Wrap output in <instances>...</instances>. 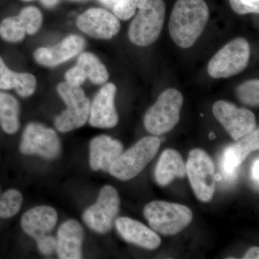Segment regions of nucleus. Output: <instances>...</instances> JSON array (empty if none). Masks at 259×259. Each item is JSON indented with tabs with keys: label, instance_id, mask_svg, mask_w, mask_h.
Segmentation results:
<instances>
[{
	"label": "nucleus",
	"instance_id": "f257e3e1",
	"mask_svg": "<svg viewBox=\"0 0 259 259\" xmlns=\"http://www.w3.org/2000/svg\"><path fill=\"white\" fill-rule=\"evenodd\" d=\"M209 15L208 6L204 0H178L168 25L172 40L182 49L192 47L203 32Z\"/></svg>",
	"mask_w": 259,
	"mask_h": 259
},
{
	"label": "nucleus",
	"instance_id": "f03ea898",
	"mask_svg": "<svg viewBox=\"0 0 259 259\" xmlns=\"http://www.w3.org/2000/svg\"><path fill=\"white\" fill-rule=\"evenodd\" d=\"M145 218L154 231L166 236L176 235L192 222L193 214L182 204L153 201L146 204Z\"/></svg>",
	"mask_w": 259,
	"mask_h": 259
},
{
	"label": "nucleus",
	"instance_id": "7ed1b4c3",
	"mask_svg": "<svg viewBox=\"0 0 259 259\" xmlns=\"http://www.w3.org/2000/svg\"><path fill=\"white\" fill-rule=\"evenodd\" d=\"M183 100L182 93L175 89L163 92L145 115L144 125L148 132L160 136L171 131L180 121Z\"/></svg>",
	"mask_w": 259,
	"mask_h": 259
},
{
	"label": "nucleus",
	"instance_id": "20e7f679",
	"mask_svg": "<svg viewBox=\"0 0 259 259\" xmlns=\"http://www.w3.org/2000/svg\"><path fill=\"white\" fill-rule=\"evenodd\" d=\"M161 141L148 136L130 148L116 160L110 168V175L121 181H127L139 175L157 153Z\"/></svg>",
	"mask_w": 259,
	"mask_h": 259
},
{
	"label": "nucleus",
	"instance_id": "39448f33",
	"mask_svg": "<svg viewBox=\"0 0 259 259\" xmlns=\"http://www.w3.org/2000/svg\"><path fill=\"white\" fill-rule=\"evenodd\" d=\"M131 24L130 40L139 47H148L159 37L165 20L166 6L163 0H148L139 9Z\"/></svg>",
	"mask_w": 259,
	"mask_h": 259
},
{
	"label": "nucleus",
	"instance_id": "423d86ee",
	"mask_svg": "<svg viewBox=\"0 0 259 259\" xmlns=\"http://www.w3.org/2000/svg\"><path fill=\"white\" fill-rule=\"evenodd\" d=\"M57 91L67 108L56 117V128L67 133L82 127L88 122L91 105L82 88L64 81L58 85Z\"/></svg>",
	"mask_w": 259,
	"mask_h": 259
},
{
	"label": "nucleus",
	"instance_id": "0eeeda50",
	"mask_svg": "<svg viewBox=\"0 0 259 259\" xmlns=\"http://www.w3.org/2000/svg\"><path fill=\"white\" fill-rule=\"evenodd\" d=\"M250 49L243 37H237L227 44L211 60L207 71L214 79L229 78L244 71L250 60Z\"/></svg>",
	"mask_w": 259,
	"mask_h": 259
},
{
	"label": "nucleus",
	"instance_id": "6e6552de",
	"mask_svg": "<svg viewBox=\"0 0 259 259\" xmlns=\"http://www.w3.org/2000/svg\"><path fill=\"white\" fill-rule=\"evenodd\" d=\"M186 174L197 198L207 202L212 199L215 190V172L212 158L199 148L192 150L189 154Z\"/></svg>",
	"mask_w": 259,
	"mask_h": 259
},
{
	"label": "nucleus",
	"instance_id": "1a4fd4ad",
	"mask_svg": "<svg viewBox=\"0 0 259 259\" xmlns=\"http://www.w3.org/2000/svg\"><path fill=\"white\" fill-rule=\"evenodd\" d=\"M119 208L120 197L117 190L111 186H105L96 203L83 212V222L97 233H106L111 230Z\"/></svg>",
	"mask_w": 259,
	"mask_h": 259
},
{
	"label": "nucleus",
	"instance_id": "9d476101",
	"mask_svg": "<svg viewBox=\"0 0 259 259\" xmlns=\"http://www.w3.org/2000/svg\"><path fill=\"white\" fill-rule=\"evenodd\" d=\"M20 150L25 155L37 154L54 159L60 153V140L54 130L33 122L24 131Z\"/></svg>",
	"mask_w": 259,
	"mask_h": 259
},
{
	"label": "nucleus",
	"instance_id": "9b49d317",
	"mask_svg": "<svg viewBox=\"0 0 259 259\" xmlns=\"http://www.w3.org/2000/svg\"><path fill=\"white\" fill-rule=\"evenodd\" d=\"M214 117L235 141L253 132L256 126L253 112L244 108H238L229 102L220 100L212 107Z\"/></svg>",
	"mask_w": 259,
	"mask_h": 259
},
{
	"label": "nucleus",
	"instance_id": "f8f14e48",
	"mask_svg": "<svg viewBox=\"0 0 259 259\" xmlns=\"http://www.w3.org/2000/svg\"><path fill=\"white\" fill-rule=\"evenodd\" d=\"M259 148V131L253 132L238 140L236 144L228 146L223 151L221 160V176L228 183L236 180L238 175V167L245 161L252 151Z\"/></svg>",
	"mask_w": 259,
	"mask_h": 259
},
{
	"label": "nucleus",
	"instance_id": "ddd939ff",
	"mask_svg": "<svg viewBox=\"0 0 259 259\" xmlns=\"http://www.w3.org/2000/svg\"><path fill=\"white\" fill-rule=\"evenodd\" d=\"M78 28L90 36L109 40L120 30V23L115 15L102 8H91L76 20Z\"/></svg>",
	"mask_w": 259,
	"mask_h": 259
},
{
	"label": "nucleus",
	"instance_id": "4468645a",
	"mask_svg": "<svg viewBox=\"0 0 259 259\" xmlns=\"http://www.w3.org/2000/svg\"><path fill=\"white\" fill-rule=\"evenodd\" d=\"M117 88L114 83L104 85L90 105L89 120L93 127L112 128L118 122V115L115 107Z\"/></svg>",
	"mask_w": 259,
	"mask_h": 259
},
{
	"label": "nucleus",
	"instance_id": "2eb2a0df",
	"mask_svg": "<svg viewBox=\"0 0 259 259\" xmlns=\"http://www.w3.org/2000/svg\"><path fill=\"white\" fill-rule=\"evenodd\" d=\"M85 44L82 37L70 35L54 47L39 48L34 52V59L41 66L55 67L79 54Z\"/></svg>",
	"mask_w": 259,
	"mask_h": 259
},
{
	"label": "nucleus",
	"instance_id": "dca6fc26",
	"mask_svg": "<svg viewBox=\"0 0 259 259\" xmlns=\"http://www.w3.org/2000/svg\"><path fill=\"white\" fill-rule=\"evenodd\" d=\"M123 146L120 141L107 136L95 138L90 143V164L94 171H110L122 153Z\"/></svg>",
	"mask_w": 259,
	"mask_h": 259
},
{
	"label": "nucleus",
	"instance_id": "f3484780",
	"mask_svg": "<svg viewBox=\"0 0 259 259\" xmlns=\"http://www.w3.org/2000/svg\"><path fill=\"white\" fill-rule=\"evenodd\" d=\"M116 228L125 241L148 250H154L161 245L160 237L143 223L129 218L116 220Z\"/></svg>",
	"mask_w": 259,
	"mask_h": 259
},
{
	"label": "nucleus",
	"instance_id": "a211bd4d",
	"mask_svg": "<svg viewBox=\"0 0 259 259\" xmlns=\"http://www.w3.org/2000/svg\"><path fill=\"white\" fill-rule=\"evenodd\" d=\"M83 238V228L78 221L69 220L63 223L58 230L56 238V250L59 258H82Z\"/></svg>",
	"mask_w": 259,
	"mask_h": 259
},
{
	"label": "nucleus",
	"instance_id": "6ab92c4d",
	"mask_svg": "<svg viewBox=\"0 0 259 259\" xmlns=\"http://www.w3.org/2000/svg\"><path fill=\"white\" fill-rule=\"evenodd\" d=\"M58 221L55 209L49 206H38L24 214L21 220L23 230L35 241L48 236Z\"/></svg>",
	"mask_w": 259,
	"mask_h": 259
},
{
	"label": "nucleus",
	"instance_id": "aec40b11",
	"mask_svg": "<svg viewBox=\"0 0 259 259\" xmlns=\"http://www.w3.org/2000/svg\"><path fill=\"white\" fill-rule=\"evenodd\" d=\"M186 176V164L180 153L167 149L162 153L155 171L156 182L161 187L169 185L177 177Z\"/></svg>",
	"mask_w": 259,
	"mask_h": 259
},
{
	"label": "nucleus",
	"instance_id": "412c9836",
	"mask_svg": "<svg viewBox=\"0 0 259 259\" xmlns=\"http://www.w3.org/2000/svg\"><path fill=\"white\" fill-rule=\"evenodd\" d=\"M36 86V79L33 75L12 71L0 57V90L15 89L20 97H28L35 93Z\"/></svg>",
	"mask_w": 259,
	"mask_h": 259
},
{
	"label": "nucleus",
	"instance_id": "4be33fe9",
	"mask_svg": "<svg viewBox=\"0 0 259 259\" xmlns=\"http://www.w3.org/2000/svg\"><path fill=\"white\" fill-rule=\"evenodd\" d=\"M19 112L18 100L9 94L0 93V125L7 134H15L18 131Z\"/></svg>",
	"mask_w": 259,
	"mask_h": 259
},
{
	"label": "nucleus",
	"instance_id": "5701e85b",
	"mask_svg": "<svg viewBox=\"0 0 259 259\" xmlns=\"http://www.w3.org/2000/svg\"><path fill=\"white\" fill-rule=\"evenodd\" d=\"M76 66L90 81L97 85L104 84L109 79V73L105 65L92 53L85 52L79 56Z\"/></svg>",
	"mask_w": 259,
	"mask_h": 259
},
{
	"label": "nucleus",
	"instance_id": "b1692460",
	"mask_svg": "<svg viewBox=\"0 0 259 259\" xmlns=\"http://www.w3.org/2000/svg\"><path fill=\"white\" fill-rule=\"evenodd\" d=\"M26 34L25 25L19 15L5 18L0 23V37L5 41H22Z\"/></svg>",
	"mask_w": 259,
	"mask_h": 259
},
{
	"label": "nucleus",
	"instance_id": "393cba45",
	"mask_svg": "<svg viewBox=\"0 0 259 259\" xmlns=\"http://www.w3.org/2000/svg\"><path fill=\"white\" fill-rule=\"evenodd\" d=\"M23 202V196L19 191L10 190L0 194V218L13 217L19 212Z\"/></svg>",
	"mask_w": 259,
	"mask_h": 259
},
{
	"label": "nucleus",
	"instance_id": "a878e982",
	"mask_svg": "<svg viewBox=\"0 0 259 259\" xmlns=\"http://www.w3.org/2000/svg\"><path fill=\"white\" fill-rule=\"evenodd\" d=\"M25 25L26 33L34 35L38 31L42 23V15L40 10L33 6L27 7L18 15Z\"/></svg>",
	"mask_w": 259,
	"mask_h": 259
},
{
	"label": "nucleus",
	"instance_id": "bb28decb",
	"mask_svg": "<svg viewBox=\"0 0 259 259\" xmlns=\"http://www.w3.org/2000/svg\"><path fill=\"white\" fill-rule=\"evenodd\" d=\"M237 95L243 103L249 106H258L259 104V81H245L237 89Z\"/></svg>",
	"mask_w": 259,
	"mask_h": 259
},
{
	"label": "nucleus",
	"instance_id": "cd10ccee",
	"mask_svg": "<svg viewBox=\"0 0 259 259\" xmlns=\"http://www.w3.org/2000/svg\"><path fill=\"white\" fill-rule=\"evenodd\" d=\"M138 4L139 0H119L112 11L117 18L127 20L135 15Z\"/></svg>",
	"mask_w": 259,
	"mask_h": 259
},
{
	"label": "nucleus",
	"instance_id": "c85d7f7f",
	"mask_svg": "<svg viewBox=\"0 0 259 259\" xmlns=\"http://www.w3.org/2000/svg\"><path fill=\"white\" fill-rule=\"evenodd\" d=\"M230 4L239 15L259 13V0H230Z\"/></svg>",
	"mask_w": 259,
	"mask_h": 259
},
{
	"label": "nucleus",
	"instance_id": "c756f323",
	"mask_svg": "<svg viewBox=\"0 0 259 259\" xmlns=\"http://www.w3.org/2000/svg\"><path fill=\"white\" fill-rule=\"evenodd\" d=\"M87 79V76L77 66L68 70L65 74V80L66 82L73 86L81 87Z\"/></svg>",
	"mask_w": 259,
	"mask_h": 259
},
{
	"label": "nucleus",
	"instance_id": "7c9ffc66",
	"mask_svg": "<svg viewBox=\"0 0 259 259\" xmlns=\"http://www.w3.org/2000/svg\"><path fill=\"white\" fill-rule=\"evenodd\" d=\"M37 248L44 255H51L56 250V238L48 235L37 240Z\"/></svg>",
	"mask_w": 259,
	"mask_h": 259
},
{
	"label": "nucleus",
	"instance_id": "2f4dec72",
	"mask_svg": "<svg viewBox=\"0 0 259 259\" xmlns=\"http://www.w3.org/2000/svg\"><path fill=\"white\" fill-rule=\"evenodd\" d=\"M250 174H251V178L253 180L254 183L257 186H258L259 183V160L258 158H257V159H255L254 161H253V165L251 166V171H250Z\"/></svg>",
	"mask_w": 259,
	"mask_h": 259
},
{
	"label": "nucleus",
	"instance_id": "473e14b6",
	"mask_svg": "<svg viewBox=\"0 0 259 259\" xmlns=\"http://www.w3.org/2000/svg\"><path fill=\"white\" fill-rule=\"evenodd\" d=\"M244 259H258L259 258V248L258 247H253L248 250L245 253Z\"/></svg>",
	"mask_w": 259,
	"mask_h": 259
},
{
	"label": "nucleus",
	"instance_id": "72a5a7b5",
	"mask_svg": "<svg viewBox=\"0 0 259 259\" xmlns=\"http://www.w3.org/2000/svg\"><path fill=\"white\" fill-rule=\"evenodd\" d=\"M41 4L48 8H53L59 3V0H40Z\"/></svg>",
	"mask_w": 259,
	"mask_h": 259
},
{
	"label": "nucleus",
	"instance_id": "f704fd0d",
	"mask_svg": "<svg viewBox=\"0 0 259 259\" xmlns=\"http://www.w3.org/2000/svg\"><path fill=\"white\" fill-rule=\"evenodd\" d=\"M100 3H102L104 5H105L107 8H110V9L112 10L119 0H100Z\"/></svg>",
	"mask_w": 259,
	"mask_h": 259
},
{
	"label": "nucleus",
	"instance_id": "c9c22d12",
	"mask_svg": "<svg viewBox=\"0 0 259 259\" xmlns=\"http://www.w3.org/2000/svg\"><path fill=\"white\" fill-rule=\"evenodd\" d=\"M209 138L211 140H213V139H215L216 136H215V135H214V133H211V134H209Z\"/></svg>",
	"mask_w": 259,
	"mask_h": 259
},
{
	"label": "nucleus",
	"instance_id": "e433bc0d",
	"mask_svg": "<svg viewBox=\"0 0 259 259\" xmlns=\"http://www.w3.org/2000/svg\"><path fill=\"white\" fill-rule=\"evenodd\" d=\"M23 1L28 2V1H32V0H23Z\"/></svg>",
	"mask_w": 259,
	"mask_h": 259
}]
</instances>
